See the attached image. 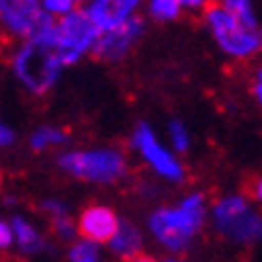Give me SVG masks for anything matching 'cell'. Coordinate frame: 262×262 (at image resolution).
I'll return each mask as SVG.
<instances>
[{"mask_svg": "<svg viewBox=\"0 0 262 262\" xmlns=\"http://www.w3.org/2000/svg\"><path fill=\"white\" fill-rule=\"evenodd\" d=\"M214 3H219L222 8L233 12L238 19H243V22L250 24V27H260V15H257L255 0H214Z\"/></svg>", "mask_w": 262, "mask_h": 262, "instance_id": "cell-19", "label": "cell"}, {"mask_svg": "<svg viewBox=\"0 0 262 262\" xmlns=\"http://www.w3.org/2000/svg\"><path fill=\"white\" fill-rule=\"evenodd\" d=\"M12 253V229H10V219L0 214V255Z\"/></svg>", "mask_w": 262, "mask_h": 262, "instance_id": "cell-22", "label": "cell"}, {"mask_svg": "<svg viewBox=\"0 0 262 262\" xmlns=\"http://www.w3.org/2000/svg\"><path fill=\"white\" fill-rule=\"evenodd\" d=\"M166 144L171 147V149L176 151V154H188L192 147V135H190V127L185 125L181 118H171L166 123Z\"/></svg>", "mask_w": 262, "mask_h": 262, "instance_id": "cell-18", "label": "cell"}, {"mask_svg": "<svg viewBox=\"0 0 262 262\" xmlns=\"http://www.w3.org/2000/svg\"><path fill=\"white\" fill-rule=\"evenodd\" d=\"M19 142V135H17V127L10 123L5 116H0V151L12 149L15 144Z\"/></svg>", "mask_w": 262, "mask_h": 262, "instance_id": "cell-21", "label": "cell"}, {"mask_svg": "<svg viewBox=\"0 0 262 262\" xmlns=\"http://www.w3.org/2000/svg\"><path fill=\"white\" fill-rule=\"evenodd\" d=\"M3 181H5V176H3V168H0V188H3Z\"/></svg>", "mask_w": 262, "mask_h": 262, "instance_id": "cell-27", "label": "cell"}, {"mask_svg": "<svg viewBox=\"0 0 262 262\" xmlns=\"http://www.w3.org/2000/svg\"><path fill=\"white\" fill-rule=\"evenodd\" d=\"M77 219V233L94 238L99 243H106L111 238V233L116 231L120 222V214L113 209L111 205H103V202H92V205L82 207L80 214H75Z\"/></svg>", "mask_w": 262, "mask_h": 262, "instance_id": "cell-12", "label": "cell"}, {"mask_svg": "<svg viewBox=\"0 0 262 262\" xmlns=\"http://www.w3.org/2000/svg\"><path fill=\"white\" fill-rule=\"evenodd\" d=\"M65 257L70 262H101L103 260V243L77 233L72 241H68Z\"/></svg>", "mask_w": 262, "mask_h": 262, "instance_id": "cell-16", "label": "cell"}, {"mask_svg": "<svg viewBox=\"0 0 262 262\" xmlns=\"http://www.w3.org/2000/svg\"><path fill=\"white\" fill-rule=\"evenodd\" d=\"M8 219L10 229H12V250L19 257L32 260V257H41V255L51 253V236L34 216L17 209Z\"/></svg>", "mask_w": 262, "mask_h": 262, "instance_id": "cell-10", "label": "cell"}, {"mask_svg": "<svg viewBox=\"0 0 262 262\" xmlns=\"http://www.w3.org/2000/svg\"><path fill=\"white\" fill-rule=\"evenodd\" d=\"M51 17L43 12L39 0H0V36L22 41L41 32Z\"/></svg>", "mask_w": 262, "mask_h": 262, "instance_id": "cell-9", "label": "cell"}, {"mask_svg": "<svg viewBox=\"0 0 262 262\" xmlns=\"http://www.w3.org/2000/svg\"><path fill=\"white\" fill-rule=\"evenodd\" d=\"M82 10L96 24L99 32H106L142 12V0H84Z\"/></svg>", "mask_w": 262, "mask_h": 262, "instance_id": "cell-13", "label": "cell"}, {"mask_svg": "<svg viewBox=\"0 0 262 262\" xmlns=\"http://www.w3.org/2000/svg\"><path fill=\"white\" fill-rule=\"evenodd\" d=\"M144 17L157 24H171L181 19L183 8L178 0H142Z\"/></svg>", "mask_w": 262, "mask_h": 262, "instance_id": "cell-17", "label": "cell"}, {"mask_svg": "<svg viewBox=\"0 0 262 262\" xmlns=\"http://www.w3.org/2000/svg\"><path fill=\"white\" fill-rule=\"evenodd\" d=\"M103 248L118 260H140L147 250V233L135 222L120 216L118 226L111 233V238L103 243Z\"/></svg>", "mask_w": 262, "mask_h": 262, "instance_id": "cell-14", "label": "cell"}, {"mask_svg": "<svg viewBox=\"0 0 262 262\" xmlns=\"http://www.w3.org/2000/svg\"><path fill=\"white\" fill-rule=\"evenodd\" d=\"M181 3V8H183V12H192V15H200L202 10L212 3V0H178Z\"/></svg>", "mask_w": 262, "mask_h": 262, "instance_id": "cell-23", "label": "cell"}, {"mask_svg": "<svg viewBox=\"0 0 262 262\" xmlns=\"http://www.w3.org/2000/svg\"><path fill=\"white\" fill-rule=\"evenodd\" d=\"M253 99H255V103L262 108V80H255V84H253Z\"/></svg>", "mask_w": 262, "mask_h": 262, "instance_id": "cell-25", "label": "cell"}, {"mask_svg": "<svg viewBox=\"0 0 262 262\" xmlns=\"http://www.w3.org/2000/svg\"><path fill=\"white\" fill-rule=\"evenodd\" d=\"M255 80H262V63H260V68H257V72H255Z\"/></svg>", "mask_w": 262, "mask_h": 262, "instance_id": "cell-26", "label": "cell"}, {"mask_svg": "<svg viewBox=\"0 0 262 262\" xmlns=\"http://www.w3.org/2000/svg\"><path fill=\"white\" fill-rule=\"evenodd\" d=\"M222 241L236 248H250L262 243V212L246 192H224L209 202V219Z\"/></svg>", "mask_w": 262, "mask_h": 262, "instance_id": "cell-4", "label": "cell"}, {"mask_svg": "<svg viewBox=\"0 0 262 262\" xmlns=\"http://www.w3.org/2000/svg\"><path fill=\"white\" fill-rule=\"evenodd\" d=\"M36 209H39V216L46 222L51 238L60 241V243H68V241H72L77 236L75 212H72V207L63 198H56V195L41 198Z\"/></svg>", "mask_w": 262, "mask_h": 262, "instance_id": "cell-11", "label": "cell"}, {"mask_svg": "<svg viewBox=\"0 0 262 262\" xmlns=\"http://www.w3.org/2000/svg\"><path fill=\"white\" fill-rule=\"evenodd\" d=\"M58 171L77 183L87 185H118L130 176V157L125 149L113 144L92 147H63L56 154Z\"/></svg>", "mask_w": 262, "mask_h": 262, "instance_id": "cell-3", "label": "cell"}, {"mask_svg": "<svg viewBox=\"0 0 262 262\" xmlns=\"http://www.w3.org/2000/svg\"><path fill=\"white\" fill-rule=\"evenodd\" d=\"M260 43H262V22H260Z\"/></svg>", "mask_w": 262, "mask_h": 262, "instance_id": "cell-28", "label": "cell"}, {"mask_svg": "<svg viewBox=\"0 0 262 262\" xmlns=\"http://www.w3.org/2000/svg\"><path fill=\"white\" fill-rule=\"evenodd\" d=\"M51 34H53V43L65 68H75L84 58L92 56L94 43L99 39L96 24L89 19V15L82 8H75L56 17L51 22Z\"/></svg>", "mask_w": 262, "mask_h": 262, "instance_id": "cell-7", "label": "cell"}, {"mask_svg": "<svg viewBox=\"0 0 262 262\" xmlns=\"http://www.w3.org/2000/svg\"><path fill=\"white\" fill-rule=\"evenodd\" d=\"M209 219V200L202 190H188L173 205L154 207L147 216L144 233L164 255L181 257L190 253Z\"/></svg>", "mask_w": 262, "mask_h": 262, "instance_id": "cell-1", "label": "cell"}, {"mask_svg": "<svg viewBox=\"0 0 262 262\" xmlns=\"http://www.w3.org/2000/svg\"><path fill=\"white\" fill-rule=\"evenodd\" d=\"M43 12H46L51 19H56V17L65 15V12H70L75 8H82L84 5V0H39Z\"/></svg>", "mask_w": 262, "mask_h": 262, "instance_id": "cell-20", "label": "cell"}, {"mask_svg": "<svg viewBox=\"0 0 262 262\" xmlns=\"http://www.w3.org/2000/svg\"><path fill=\"white\" fill-rule=\"evenodd\" d=\"M202 24L216 51L233 63H248L262 51L260 27H250L243 19L222 8L219 3H209L202 12Z\"/></svg>", "mask_w": 262, "mask_h": 262, "instance_id": "cell-5", "label": "cell"}, {"mask_svg": "<svg viewBox=\"0 0 262 262\" xmlns=\"http://www.w3.org/2000/svg\"><path fill=\"white\" fill-rule=\"evenodd\" d=\"M127 144H130V151L140 159V164L159 183L183 185L188 181V168L183 164L181 154H176L166 144V140L147 120H140L130 130V142Z\"/></svg>", "mask_w": 262, "mask_h": 262, "instance_id": "cell-6", "label": "cell"}, {"mask_svg": "<svg viewBox=\"0 0 262 262\" xmlns=\"http://www.w3.org/2000/svg\"><path fill=\"white\" fill-rule=\"evenodd\" d=\"M51 22L34 36L12 41V48L8 53V70L12 75V80L32 99L48 96L60 84L65 70H68L58 56L56 43H53Z\"/></svg>", "mask_w": 262, "mask_h": 262, "instance_id": "cell-2", "label": "cell"}, {"mask_svg": "<svg viewBox=\"0 0 262 262\" xmlns=\"http://www.w3.org/2000/svg\"><path fill=\"white\" fill-rule=\"evenodd\" d=\"M147 34V17L142 12L133 15L130 19L120 22L118 27L113 29H106V32H99V39L94 43V51L92 56L101 63L116 65L123 63L125 58H130V53L140 46V41L144 39Z\"/></svg>", "mask_w": 262, "mask_h": 262, "instance_id": "cell-8", "label": "cell"}, {"mask_svg": "<svg viewBox=\"0 0 262 262\" xmlns=\"http://www.w3.org/2000/svg\"><path fill=\"white\" fill-rule=\"evenodd\" d=\"M250 200H253L255 205H262V176L255 178L253 185H250Z\"/></svg>", "mask_w": 262, "mask_h": 262, "instance_id": "cell-24", "label": "cell"}, {"mask_svg": "<svg viewBox=\"0 0 262 262\" xmlns=\"http://www.w3.org/2000/svg\"><path fill=\"white\" fill-rule=\"evenodd\" d=\"M68 144H70V133L56 123H41L27 137V147L34 154H51V151L68 147Z\"/></svg>", "mask_w": 262, "mask_h": 262, "instance_id": "cell-15", "label": "cell"}]
</instances>
